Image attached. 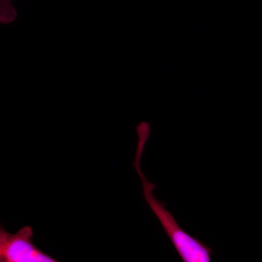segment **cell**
Listing matches in <instances>:
<instances>
[{
  "label": "cell",
  "mask_w": 262,
  "mask_h": 262,
  "mask_svg": "<svg viewBox=\"0 0 262 262\" xmlns=\"http://www.w3.org/2000/svg\"><path fill=\"white\" fill-rule=\"evenodd\" d=\"M138 144L134 165L142 182L143 192L146 203L154 214L158 217L165 233L168 236L176 251L184 262H211L213 251L199 239L183 230L173 215L165 208V203H160L153 191L156 187L150 183L141 170V159L146 141L151 134L149 124L142 122L136 127Z\"/></svg>",
  "instance_id": "1"
},
{
  "label": "cell",
  "mask_w": 262,
  "mask_h": 262,
  "mask_svg": "<svg viewBox=\"0 0 262 262\" xmlns=\"http://www.w3.org/2000/svg\"><path fill=\"white\" fill-rule=\"evenodd\" d=\"M32 227L25 226L15 234L7 232L0 224V262H54L34 244Z\"/></svg>",
  "instance_id": "2"
},
{
  "label": "cell",
  "mask_w": 262,
  "mask_h": 262,
  "mask_svg": "<svg viewBox=\"0 0 262 262\" xmlns=\"http://www.w3.org/2000/svg\"><path fill=\"white\" fill-rule=\"evenodd\" d=\"M13 0H0V23L8 25L16 19V10L13 5Z\"/></svg>",
  "instance_id": "3"
}]
</instances>
